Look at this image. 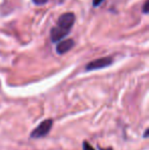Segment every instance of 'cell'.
Wrapping results in <instances>:
<instances>
[{
  "label": "cell",
  "mask_w": 149,
  "mask_h": 150,
  "mask_svg": "<svg viewBox=\"0 0 149 150\" xmlns=\"http://www.w3.org/2000/svg\"><path fill=\"white\" fill-rule=\"evenodd\" d=\"M53 126V120L52 119H47L43 120L42 122H40V125L37 127L36 129L32 131L30 137L32 139H40L46 137L49 132L51 131V128Z\"/></svg>",
  "instance_id": "1"
},
{
  "label": "cell",
  "mask_w": 149,
  "mask_h": 150,
  "mask_svg": "<svg viewBox=\"0 0 149 150\" xmlns=\"http://www.w3.org/2000/svg\"><path fill=\"white\" fill-rule=\"evenodd\" d=\"M113 62V59L112 57H102V58H97L95 60H92L86 65L85 69L87 71H96V69H105V67L112 65Z\"/></svg>",
  "instance_id": "2"
},
{
  "label": "cell",
  "mask_w": 149,
  "mask_h": 150,
  "mask_svg": "<svg viewBox=\"0 0 149 150\" xmlns=\"http://www.w3.org/2000/svg\"><path fill=\"white\" fill-rule=\"evenodd\" d=\"M76 22V16L73 12H66V13L61 14L57 20V25L56 26L60 27V28L64 29L66 31L72 30L73 26H74Z\"/></svg>",
  "instance_id": "3"
},
{
  "label": "cell",
  "mask_w": 149,
  "mask_h": 150,
  "mask_svg": "<svg viewBox=\"0 0 149 150\" xmlns=\"http://www.w3.org/2000/svg\"><path fill=\"white\" fill-rule=\"evenodd\" d=\"M68 33H70V31H66L64 29L60 28V27L55 26L50 31V39L53 43H57V42L61 41Z\"/></svg>",
  "instance_id": "4"
},
{
  "label": "cell",
  "mask_w": 149,
  "mask_h": 150,
  "mask_svg": "<svg viewBox=\"0 0 149 150\" xmlns=\"http://www.w3.org/2000/svg\"><path fill=\"white\" fill-rule=\"evenodd\" d=\"M74 46H75V41L73 39L59 41V43L56 45V52H57V54H59V55H62V54L70 51Z\"/></svg>",
  "instance_id": "5"
},
{
  "label": "cell",
  "mask_w": 149,
  "mask_h": 150,
  "mask_svg": "<svg viewBox=\"0 0 149 150\" xmlns=\"http://www.w3.org/2000/svg\"><path fill=\"white\" fill-rule=\"evenodd\" d=\"M83 150H94V148L87 142V141H84L83 142Z\"/></svg>",
  "instance_id": "6"
},
{
  "label": "cell",
  "mask_w": 149,
  "mask_h": 150,
  "mask_svg": "<svg viewBox=\"0 0 149 150\" xmlns=\"http://www.w3.org/2000/svg\"><path fill=\"white\" fill-rule=\"evenodd\" d=\"M36 5H44L48 2V0H32Z\"/></svg>",
  "instance_id": "7"
},
{
  "label": "cell",
  "mask_w": 149,
  "mask_h": 150,
  "mask_svg": "<svg viewBox=\"0 0 149 150\" xmlns=\"http://www.w3.org/2000/svg\"><path fill=\"white\" fill-rule=\"evenodd\" d=\"M104 0H93V6L94 7H97V6L101 5L103 3Z\"/></svg>",
  "instance_id": "8"
},
{
  "label": "cell",
  "mask_w": 149,
  "mask_h": 150,
  "mask_svg": "<svg viewBox=\"0 0 149 150\" xmlns=\"http://www.w3.org/2000/svg\"><path fill=\"white\" fill-rule=\"evenodd\" d=\"M148 4H149V1L148 0H146V1L144 2V5H143V12L144 13H148Z\"/></svg>",
  "instance_id": "9"
},
{
  "label": "cell",
  "mask_w": 149,
  "mask_h": 150,
  "mask_svg": "<svg viewBox=\"0 0 149 150\" xmlns=\"http://www.w3.org/2000/svg\"><path fill=\"white\" fill-rule=\"evenodd\" d=\"M148 133H149V129H146L145 132H144V135H143L144 138H147V137H148Z\"/></svg>",
  "instance_id": "10"
}]
</instances>
